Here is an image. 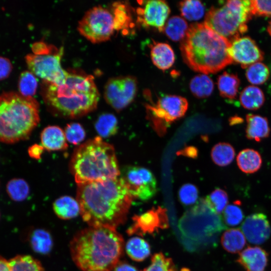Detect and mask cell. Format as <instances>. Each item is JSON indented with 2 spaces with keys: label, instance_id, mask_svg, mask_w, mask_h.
<instances>
[{
  "label": "cell",
  "instance_id": "obj_19",
  "mask_svg": "<svg viewBox=\"0 0 271 271\" xmlns=\"http://www.w3.org/2000/svg\"><path fill=\"white\" fill-rule=\"evenodd\" d=\"M66 141L64 131L58 126H48L41 134L43 147L49 151L66 149L68 147Z\"/></svg>",
  "mask_w": 271,
  "mask_h": 271
},
{
  "label": "cell",
  "instance_id": "obj_18",
  "mask_svg": "<svg viewBox=\"0 0 271 271\" xmlns=\"http://www.w3.org/2000/svg\"><path fill=\"white\" fill-rule=\"evenodd\" d=\"M245 119V136L247 139L260 142L269 137L270 128L266 117L249 113L246 115Z\"/></svg>",
  "mask_w": 271,
  "mask_h": 271
},
{
  "label": "cell",
  "instance_id": "obj_30",
  "mask_svg": "<svg viewBox=\"0 0 271 271\" xmlns=\"http://www.w3.org/2000/svg\"><path fill=\"white\" fill-rule=\"evenodd\" d=\"M10 271H44L41 263L30 255H18L9 261Z\"/></svg>",
  "mask_w": 271,
  "mask_h": 271
},
{
  "label": "cell",
  "instance_id": "obj_28",
  "mask_svg": "<svg viewBox=\"0 0 271 271\" xmlns=\"http://www.w3.org/2000/svg\"><path fill=\"white\" fill-rule=\"evenodd\" d=\"M126 251L132 260L142 261L150 254V247L144 239L134 237L130 238L126 244Z\"/></svg>",
  "mask_w": 271,
  "mask_h": 271
},
{
  "label": "cell",
  "instance_id": "obj_41",
  "mask_svg": "<svg viewBox=\"0 0 271 271\" xmlns=\"http://www.w3.org/2000/svg\"><path fill=\"white\" fill-rule=\"evenodd\" d=\"M198 197V189L193 184H185L179 190V199L184 205H190L193 204L197 201Z\"/></svg>",
  "mask_w": 271,
  "mask_h": 271
},
{
  "label": "cell",
  "instance_id": "obj_12",
  "mask_svg": "<svg viewBox=\"0 0 271 271\" xmlns=\"http://www.w3.org/2000/svg\"><path fill=\"white\" fill-rule=\"evenodd\" d=\"M133 198L147 200L157 192V181L149 169L129 166L124 169L121 177Z\"/></svg>",
  "mask_w": 271,
  "mask_h": 271
},
{
  "label": "cell",
  "instance_id": "obj_26",
  "mask_svg": "<svg viewBox=\"0 0 271 271\" xmlns=\"http://www.w3.org/2000/svg\"><path fill=\"white\" fill-rule=\"evenodd\" d=\"M188 26L183 18L175 16L171 17L166 22L163 32L174 41H182L185 37Z\"/></svg>",
  "mask_w": 271,
  "mask_h": 271
},
{
  "label": "cell",
  "instance_id": "obj_17",
  "mask_svg": "<svg viewBox=\"0 0 271 271\" xmlns=\"http://www.w3.org/2000/svg\"><path fill=\"white\" fill-rule=\"evenodd\" d=\"M237 261L246 271H264L268 254L258 246H248L240 252Z\"/></svg>",
  "mask_w": 271,
  "mask_h": 271
},
{
  "label": "cell",
  "instance_id": "obj_7",
  "mask_svg": "<svg viewBox=\"0 0 271 271\" xmlns=\"http://www.w3.org/2000/svg\"><path fill=\"white\" fill-rule=\"evenodd\" d=\"M252 16L250 1L229 0L221 7L211 8L204 23L231 42L247 31Z\"/></svg>",
  "mask_w": 271,
  "mask_h": 271
},
{
  "label": "cell",
  "instance_id": "obj_47",
  "mask_svg": "<svg viewBox=\"0 0 271 271\" xmlns=\"http://www.w3.org/2000/svg\"><path fill=\"white\" fill-rule=\"evenodd\" d=\"M267 30L268 34L271 36V21L269 22V24L267 26Z\"/></svg>",
  "mask_w": 271,
  "mask_h": 271
},
{
  "label": "cell",
  "instance_id": "obj_44",
  "mask_svg": "<svg viewBox=\"0 0 271 271\" xmlns=\"http://www.w3.org/2000/svg\"><path fill=\"white\" fill-rule=\"evenodd\" d=\"M43 151V147L38 145H34L29 149L30 155L34 158L38 159Z\"/></svg>",
  "mask_w": 271,
  "mask_h": 271
},
{
  "label": "cell",
  "instance_id": "obj_14",
  "mask_svg": "<svg viewBox=\"0 0 271 271\" xmlns=\"http://www.w3.org/2000/svg\"><path fill=\"white\" fill-rule=\"evenodd\" d=\"M143 7L137 10L138 21L144 27H152L163 32L165 22L170 9L163 1L152 0L143 1Z\"/></svg>",
  "mask_w": 271,
  "mask_h": 271
},
{
  "label": "cell",
  "instance_id": "obj_24",
  "mask_svg": "<svg viewBox=\"0 0 271 271\" xmlns=\"http://www.w3.org/2000/svg\"><path fill=\"white\" fill-rule=\"evenodd\" d=\"M221 242L228 252L236 253L240 252L246 244V238L242 231L238 228L226 230L223 234Z\"/></svg>",
  "mask_w": 271,
  "mask_h": 271
},
{
  "label": "cell",
  "instance_id": "obj_3",
  "mask_svg": "<svg viewBox=\"0 0 271 271\" xmlns=\"http://www.w3.org/2000/svg\"><path fill=\"white\" fill-rule=\"evenodd\" d=\"M42 93L53 111L71 118L94 110L100 97L92 75L68 71L65 81L61 84L43 81Z\"/></svg>",
  "mask_w": 271,
  "mask_h": 271
},
{
  "label": "cell",
  "instance_id": "obj_32",
  "mask_svg": "<svg viewBox=\"0 0 271 271\" xmlns=\"http://www.w3.org/2000/svg\"><path fill=\"white\" fill-rule=\"evenodd\" d=\"M95 128L100 137H109L117 131V120L112 114L103 113L99 116L95 122Z\"/></svg>",
  "mask_w": 271,
  "mask_h": 271
},
{
  "label": "cell",
  "instance_id": "obj_36",
  "mask_svg": "<svg viewBox=\"0 0 271 271\" xmlns=\"http://www.w3.org/2000/svg\"><path fill=\"white\" fill-rule=\"evenodd\" d=\"M38 80L29 70L22 72L19 78V93L25 97H33L36 92Z\"/></svg>",
  "mask_w": 271,
  "mask_h": 271
},
{
  "label": "cell",
  "instance_id": "obj_2",
  "mask_svg": "<svg viewBox=\"0 0 271 271\" xmlns=\"http://www.w3.org/2000/svg\"><path fill=\"white\" fill-rule=\"evenodd\" d=\"M123 243L116 229L89 226L71 240V255L82 271H112L118 263Z\"/></svg>",
  "mask_w": 271,
  "mask_h": 271
},
{
  "label": "cell",
  "instance_id": "obj_22",
  "mask_svg": "<svg viewBox=\"0 0 271 271\" xmlns=\"http://www.w3.org/2000/svg\"><path fill=\"white\" fill-rule=\"evenodd\" d=\"M53 209L57 216L62 219H70L80 213L79 204L76 199L64 196L56 199L53 203Z\"/></svg>",
  "mask_w": 271,
  "mask_h": 271
},
{
  "label": "cell",
  "instance_id": "obj_10",
  "mask_svg": "<svg viewBox=\"0 0 271 271\" xmlns=\"http://www.w3.org/2000/svg\"><path fill=\"white\" fill-rule=\"evenodd\" d=\"M188 106L185 98L167 95L160 98L154 105L147 104L146 108L155 128L162 133L172 122L185 114Z\"/></svg>",
  "mask_w": 271,
  "mask_h": 271
},
{
  "label": "cell",
  "instance_id": "obj_20",
  "mask_svg": "<svg viewBox=\"0 0 271 271\" xmlns=\"http://www.w3.org/2000/svg\"><path fill=\"white\" fill-rule=\"evenodd\" d=\"M151 57L153 64L162 70L172 67L175 60L172 48L165 43L154 42L151 49Z\"/></svg>",
  "mask_w": 271,
  "mask_h": 271
},
{
  "label": "cell",
  "instance_id": "obj_5",
  "mask_svg": "<svg viewBox=\"0 0 271 271\" xmlns=\"http://www.w3.org/2000/svg\"><path fill=\"white\" fill-rule=\"evenodd\" d=\"M70 166L77 184L116 178L120 175L113 147L100 137L79 146Z\"/></svg>",
  "mask_w": 271,
  "mask_h": 271
},
{
  "label": "cell",
  "instance_id": "obj_34",
  "mask_svg": "<svg viewBox=\"0 0 271 271\" xmlns=\"http://www.w3.org/2000/svg\"><path fill=\"white\" fill-rule=\"evenodd\" d=\"M179 9L182 17L189 21H197L204 15L205 8L199 1H184L179 3Z\"/></svg>",
  "mask_w": 271,
  "mask_h": 271
},
{
  "label": "cell",
  "instance_id": "obj_39",
  "mask_svg": "<svg viewBox=\"0 0 271 271\" xmlns=\"http://www.w3.org/2000/svg\"><path fill=\"white\" fill-rule=\"evenodd\" d=\"M66 140L73 145H78L84 140L85 131L79 123L72 122L67 124L64 130Z\"/></svg>",
  "mask_w": 271,
  "mask_h": 271
},
{
  "label": "cell",
  "instance_id": "obj_45",
  "mask_svg": "<svg viewBox=\"0 0 271 271\" xmlns=\"http://www.w3.org/2000/svg\"><path fill=\"white\" fill-rule=\"evenodd\" d=\"M114 271H138L135 267L127 263H118L114 269Z\"/></svg>",
  "mask_w": 271,
  "mask_h": 271
},
{
  "label": "cell",
  "instance_id": "obj_33",
  "mask_svg": "<svg viewBox=\"0 0 271 271\" xmlns=\"http://www.w3.org/2000/svg\"><path fill=\"white\" fill-rule=\"evenodd\" d=\"M6 191L13 200L22 201L26 199L29 194L30 187L24 179L14 178L7 183Z\"/></svg>",
  "mask_w": 271,
  "mask_h": 271
},
{
  "label": "cell",
  "instance_id": "obj_23",
  "mask_svg": "<svg viewBox=\"0 0 271 271\" xmlns=\"http://www.w3.org/2000/svg\"><path fill=\"white\" fill-rule=\"evenodd\" d=\"M239 101L244 108L255 110L263 104L265 97L263 92L259 88L250 85L242 90L239 95Z\"/></svg>",
  "mask_w": 271,
  "mask_h": 271
},
{
  "label": "cell",
  "instance_id": "obj_40",
  "mask_svg": "<svg viewBox=\"0 0 271 271\" xmlns=\"http://www.w3.org/2000/svg\"><path fill=\"white\" fill-rule=\"evenodd\" d=\"M223 216L226 224L233 226L240 223L243 219V213L238 205H228L223 211Z\"/></svg>",
  "mask_w": 271,
  "mask_h": 271
},
{
  "label": "cell",
  "instance_id": "obj_16",
  "mask_svg": "<svg viewBox=\"0 0 271 271\" xmlns=\"http://www.w3.org/2000/svg\"><path fill=\"white\" fill-rule=\"evenodd\" d=\"M134 223L128 230V233H152L157 229L166 228L168 225L165 210L159 207L143 214L133 217Z\"/></svg>",
  "mask_w": 271,
  "mask_h": 271
},
{
  "label": "cell",
  "instance_id": "obj_42",
  "mask_svg": "<svg viewBox=\"0 0 271 271\" xmlns=\"http://www.w3.org/2000/svg\"><path fill=\"white\" fill-rule=\"evenodd\" d=\"M250 2L252 16L271 17V1L251 0Z\"/></svg>",
  "mask_w": 271,
  "mask_h": 271
},
{
  "label": "cell",
  "instance_id": "obj_13",
  "mask_svg": "<svg viewBox=\"0 0 271 271\" xmlns=\"http://www.w3.org/2000/svg\"><path fill=\"white\" fill-rule=\"evenodd\" d=\"M229 54L232 61L247 68L252 64L261 61L263 53L255 41L248 36L240 37L230 42Z\"/></svg>",
  "mask_w": 271,
  "mask_h": 271
},
{
  "label": "cell",
  "instance_id": "obj_15",
  "mask_svg": "<svg viewBox=\"0 0 271 271\" xmlns=\"http://www.w3.org/2000/svg\"><path fill=\"white\" fill-rule=\"evenodd\" d=\"M241 229L248 241L255 244L264 242L271 233L267 218L262 213H253L248 216L243 222Z\"/></svg>",
  "mask_w": 271,
  "mask_h": 271
},
{
  "label": "cell",
  "instance_id": "obj_25",
  "mask_svg": "<svg viewBox=\"0 0 271 271\" xmlns=\"http://www.w3.org/2000/svg\"><path fill=\"white\" fill-rule=\"evenodd\" d=\"M240 80L234 74L224 72L219 76L217 85L220 95L225 98L234 99L238 93Z\"/></svg>",
  "mask_w": 271,
  "mask_h": 271
},
{
  "label": "cell",
  "instance_id": "obj_38",
  "mask_svg": "<svg viewBox=\"0 0 271 271\" xmlns=\"http://www.w3.org/2000/svg\"><path fill=\"white\" fill-rule=\"evenodd\" d=\"M143 271H177L173 261L162 253L154 254L151 264Z\"/></svg>",
  "mask_w": 271,
  "mask_h": 271
},
{
  "label": "cell",
  "instance_id": "obj_37",
  "mask_svg": "<svg viewBox=\"0 0 271 271\" xmlns=\"http://www.w3.org/2000/svg\"><path fill=\"white\" fill-rule=\"evenodd\" d=\"M204 201L213 210L220 214L227 206L228 198L225 191L217 188Z\"/></svg>",
  "mask_w": 271,
  "mask_h": 271
},
{
  "label": "cell",
  "instance_id": "obj_21",
  "mask_svg": "<svg viewBox=\"0 0 271 271\" xmlns=\"http://www.w3.org/2000/svg\"><path fill=\"white\" fill-rule=\"evenodd\" d=\"M239 169L245 174H252L261 167L262 160L260 153L252 149H245L239 152L236 157Z\"/></svg>",
  "mask_w": 271,
  "mask_h": 271
},
{
  "label": "cell",
  "instance_id": "obj_9",
  "mask_svg": "<svg viewBox=\"0 0 271 271\" xmlns=\"http://www.w3.org/2000/svg\"><path fill=\"white\" fill-rule=\"evenodd\" d=\"M79 33L92 43L109 40L116 29L115 16L106 8L97 6L87 11L79 21Z\"/></svg>",
  "mask_w": 271,
  "mask_h": 271
},
{
  "label": "cell",
  "instance_id": "obj_43",
  "mask_svg": "<svg viewBox=\"0 0 271 271\" xmlns=\"http://www.w3.org/2000/svg\"><path fill=\"white\" fill-rule=\"evenodd\" d=\"M13 69L12 64L8 58L0 56V80L7 78Z\"/></svg>",
  "mask_w": 271,
  "mask_h": 271
},
{
  "label": "cell",
  "instance_id": "obj_1",
  "mask_svg": "<svg viewBox=\"0 0 271 271\" xmlns=\"http://www.w3.org/2000/svg\"><path fill=\"white\" fill-rule=\"evenodd\" d=\"M133 198L121 177L77 184L80 214L90 226L116 229L125 221Z\"/></svg>",
  "mask_w": 271,
  "mask_h": 271
},
{
  "label": "cell",
  "instance_id": "obj_27",
  "mask_svg": "<svg viewBox=\"0 0 271 271\" xmlns=\"http://www.w3.org/2000/svg\"><path fill=\"white\" fill-rule=\"evenodd\" d=\"M211 156L212 160L216 165L224 167L232 162L235 158V151L230 144L219 143L212 148Z\"/></svg>",
  "mask_w": 271,
  "mask_h": 271
},
{
  "label": "cell",
  "instance_id": "obj_29",
  "mask_svg": "<svg viewBox=\"0 0 271 271\" xmlns=\"http://www.w3.org/2000/svg\"><path fill=\"white\" fill-rule=\"evenodd\" d=\"M192 93L199 98L209 96L213 90L214 84L207 74H201L194 77L190 83Z\"/></svg>",
  "mask_w": 271,
  "mask_h": 271
},
{
  "label": "cell",
  "instance_id": "obj_6",
  "mask_svg": "<svg viewBox=\"0 0 271 271\" xmlns=\"http://www.w3.org/2000/svg\"><path fill=\"white\" fill-rule=\"evenodd\" d=\"M39 105L33 97L19 92L0 95V142L13 144L24 140L40 121Z\"/></svg>",
  "mask_w": 271,
  "mask_h": 271
},
{
  "label": "cell",
  "instance_id": "obj_46",
  "mask_svg": "<svg viewBox=\"0 0 271 271\" xmlns=\"http://www.w3.org/2000/svg\"><path fill=\"white\" fill-rule=\"evenodd\" d=\"M0 271H10L9 261L0 256Z\"/></svg>",
  "mask_w": 271,
  "mask_h": 271
},
{
  "label": "cell",
  "instance_id": "obj_11",
  "mask_svg": "<svg viewBox=\"0 0 271 271\" xmlns=\"http://www.w3.org/2000/svg\"><path fill=\"white\" fill-rule=\"evenodd\" d=\"M137 92V80L132 76L112 77L106 82L104 97L112 108L117 111L128 105Z\"/></svg>",
  "mask_w": 271,
  "mask_h": 271
},
{
  "label": "cell",
  "instance_id": "obj_4",
  "mask_svg": "<svg viewBox=\"0 0 271 271\" xmlns=\"http://www.w3.org/2000/svg\"><path fill=\"white\" fill-rule=\"evenodd\" d=\"M230 41L204 23H193L181 42L184 62L192 70L204 74L215 73L231 64Z\"/></svg>",
  "mask_w": 271,
  "mask_h": 271
},
{
  "label": "cell",
  "instance_id": "obj_35",
  "mask_svg": "<svg viewBox=\"0 0 271 271\" xmlns=\"http://www.w3.org/2000/svg\"><path fill=\"white\" fill-rule=\"evenodd\" d=\"M245 75L248 81L251 84L261 85L268 79L269 70L264 64L256 62L247 68Z\"/></svg>",
  "mask_w": 271,
  "mask_h": 271
},
{
  "label": "cell",
  "instance_id": "obj_8",
  "mask_svg": "<svg viewBox=\"0 0 271 271\" xmlns=\"http://www.w3.org/2000/svg\"><path fill=\"white\" fill-rule=\"evenodd\" d=\"M32 50L33 53L26 56L29 70L43 81L56 85L63 83L68 74L61 64L63 48L38 42L33 45Z\"/></svg>",
  "mask_w": 271,
  "mask_h": 271
},
{
  "label": "cell",
  "instance_id": "obj_31",
  "mask_svg": "<svg viewBox=\"0 0 271 271\" xmlns=\"http://www.w3.org/2000/svg\"><path fill=\"white\" fill-rule=\"evenodd\" d=\"M30 243L35 251L42 254L49 253L53 244L50 233L42 229H37L33 231L31 235Z\"/></svg>",
  "mask_w": 271,
  "mask_h": 271
}]
</instances>
